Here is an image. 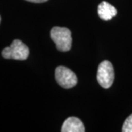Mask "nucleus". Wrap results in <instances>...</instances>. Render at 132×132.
<instances>
[{
	"label": "nucleus",
	"mask_w": 132,
	"mask_h": 132,
	"mask_svg": "<svg viewBox=\"0 0 132 132\" xmlns=\"http://www.w3.org/2000/svg\"><path fill=\"white\" fill-rule=\"evenodd\" d=\"M55 79L62 87L69 89L77 84V76L69 68L64 66H59L55 70Z\"/></svg>",
	"instance_id": "4"
},
{
	"label": "nucleus",
	"mask_w": 132,
	"mask_h": 132,
	"mask_svg": "<svg viewBox=\"0 0 132 132\" xmlns=\"http://www.w3.org/2000/svg\"><path fill=\"white\" fill-rule=\"evenodd\" d=\"M51 38L60 52H68L71 48V32L68 28L60 27H53L51 30Z\"/></svg>",
	"instance_id": "1"
},
{
	"label": "nucleus",
	"mask_w": 132,
	"mask_h": 132,
	"mask_svg": "<svg viewBox=\"0 0 132 132\" xmlns=\"http://www.w3.org/2000/svg\"><path fill=\"white\" fill-rule=\"evenodd\" d=\"M122 131L132 132V114L128 116L123 123Z\"/></svg>",
	"instance_id": "7"
},
{
	"label": "nucleus",
	"mask_w": 132,
	"mask_h": 132,
	"mask_svg": "<svg viewBox=\"0 0 132 132\" xmlns=\"http://www.w3.org/2000/svg\"><path fill=\"white\" fill-rule=\"evenodd\" d=\"M0 23H1V16H0Z\"/></svg>",
	"instance_id": "9"
},
{
	"label": "nucleus",
	"mask_w": 132,
	"mask_h": 132,
	"mask_svg": "<svg viewBox=\"0 0 132 132\" xmlns=\"http://www.w3.org/2000/svg\"><path fill=\"white\" fill-rule=\"evenodd\" d=\"M99 17L103 20L109 21L117 15L116 8L106 2H102L98 7Z\"/></svg>",
	"instance_id": "6"
},
{
	"label": "nucleus",
	"mask_w": 132,
	"mask_h": 132,
	"mask_svg": "<svg viewBox=\"0 0 132 132\" xmlns=\"http://www.w3.org/2000/svg\"><path fill=\"white\" fill-rule=\"evenodd\" d=\"M85 131L83 123L80 119L76 117L67 118L61 128L62 132H84Z\"/></svg>",
	"instance_id": "5"
},
{
	"label": "nucleus",
	"mask_w": 132,
	"mask_h": 132,
	"mask_svg": "<svg viewBox=\"0 0 132 132\" xmlns=\"http://www.w3.org/2000/svg\"><path fill=\"white\" fill-rule=\"evenodd\" d=\"M114 72L112 64L108 60L100 63L97 72V80L99 85L105 89L109 88L113 84Z\"/></svg>",
	"instance_id": "3"
},
{
	"label": "nucleus",
	"mask_w": 132,
	"mask_h": 132,
	"mask_svg": "<svg viewBox=\"0 0 132 132\" xmlns=\"http://www.w3.org/2000/svg\"><path fill=\"white\" fill-rule=\"evenodd\" d=\"M29 54V48L20 40H14L9 47L5 48L2 52V57L5 59L16 60H25L28 58Z\"/></svg>",
	"instance_id": "2"
},
{
	"label": "nucleus",
	"mask_w": 132,
	"mask_h": 132,
	"mask_svg": "<svg viewBox=\"0 0 132 132\" xmlns=\"http://www.w3.org/2000/svg\"><path fill=\"white\" fill-rule=\"evenodd\" d=\"M27 2H33V3H43L45 2L48 0H26Z\"/></svg>",
	"instance_id": "8"
}]
</instances>
